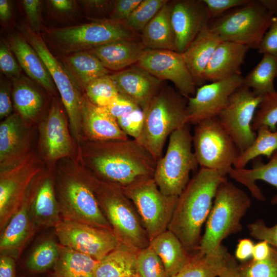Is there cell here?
Listing matches in <instances>:
<instances>
[{
	"instance_id": "1",
	"label": "cell",
	"mask_w": 277,
	"mask_h": 277,
	"mask_svg": "<svg viewBox=\"0 0 277 277\" xmlns=\"http://www.w3.org/2000/svg\"><path fill=\"white\" fill-rule=\"evenodd\" d=\"M86 154L92 174L121 188L153 178L157 161L135 139L89 141Z\"/></svg>"
},
{
	"instance_id": "2",
	"label": "cell",
	"mask_w": 277,
	"mask_h": 277,
	"mask_svg": "<svg viewBox=\"0 0 277 277\" xmlns=\"http://www.w3.org/2000/svg\"><path fill=\"white\" fill-rule=\"evenodd\" d=\"M227 180L217 171L201 168L178 197L168 229L190 253L199 250L201 232L220 184Z\"/></svg>"
},
{
	"instance_id": "3",
	"label": "cell",
	"mask_w": 277,
	"mask_h": 277,
	"mask_svg": "<svg viewBox=\"0 0 277 277\" xmlns=\"http://www.w3.org/2000/svg\"><path fill=\"white\" fill-rule=\"evenodd\" d=\"M188 99L170 86L162 87L144 110V122L137 140L157 161L168 137L186 124Z\"/></svg>"
},
{
	"instance_id": "4",
	"label": "cell",
	"mask_w": 277,
	"mask_h": 277,
	"mask_svg": "<svg viewBox=\"0 0 277 277\" xmlns=\"http://www.w3.org/2000/svg\"><path fill=\"white\" fill-rule=\"evenodd\" d=\"M87 178L100 206L120 243L137 252L149 245V239L132 202L122 188L92 174Z\"/></svg>"
},
{
	"instance_id": "5",
	"label": "cell",
	"mask_w": 277,
	"mask_h": 277,
	"mask_svg": "<svg viewBox=\"0 0 277 277\" xmlns=\"http://www.w3.org/2000/svg\"><path fill=\"white\" fill-rule=\"evenodd\" d=\"M248 195L227 180L219 186L213 206L206 220L205 232L199 250L209 253L217 248L222 241L242 229L241 221L250 207Z\"/></svg>"
},
{
	"instance_id": "6",
	"label": "cell",
	"mask_w": 277,
	"mask_h": 277,
	"mask_svg": "<svg viewBox=\"0 0 277 277\" xmlns=\"http://www.w3.org/2000/svg\"><path fill=\"white\" fill-rule=\"evenodd\" d=\"M43 38L67 55L89 51L112 42L138 39V33L124 23L109 19L63 28H45Z\"/></svg>"
},
{
	"instance_id": "7",
	"label": "cell",
	"mask_w": 277,
	"mask_h": 277,
	"mask_svg": "<svg viewBox=\"0 0 277 277\" xmlns=\"http://www.w3.org/2000/svg\"><path fill=\"white\" fill-rule=\"evenodd\" d=\"M192 146L189 124L170 135L166 153L157 161L153 175L164 195L179 196L189 182L191 171L197 170L199 165Z\"/></svg>"
},
{
	"instance_id": "8",
	"label": "cell",
	"mask_w": 277,
	"mask_h": 277,
	"mask_svg": "<svg viewBox=\"0 0 277 277\" xmlns=\"http://www.w3.org/2000/svg\"><path fill=\"white\" fill-rule=\"evenodd\" d=\"M273 16L260 0H251L211 20L209 26L222 41L258 49Z\"/></svg>"
},
{
	"instance_id": "9",
	"label": "cell",
	"mask_w": 277,
	"mask_h": 277,
	"mask_svg": "<svg viewBox=\"0 0 277 277\" xmlns=\"http://www.w3.org/2000/svg\"><path fill=\"white\" fill-rule=\"evenodd\" d=\"M19 32L34 49L46 65L68 115L71 130L77 143L82 131L83 105L84 94L73 77L50 52L41 33L33 31L28 24L19 27Z\"/></svg>"
},
{
	"instance_id": "10",
	"label": "cell",
	"mask_w": 277,
	"mask_h": 277,
	"mask_svg": "<svg viewBox=\"0 0 277 277\" xmlns=\"http://www.w3.org/2000/svg\"><path fill=\"white\" fill-rule=\"evenodd\" d=\"M194 153L201 168L226 176L240 154L235 142L218 117L195 124L192 135Z\"/></svg>"
},
{
	"instance_id": "11",
	"label": "cell",
	"mask_w": 277,
	"mask_h": 277,
	"mask_svg": "<svg viewBox=\"0 0 277 277\" xmlns=\"http://www.w3.org/2000/svg\"><path fill=\"white\" fill-rule=\"evenodd\" d=\"M122 188L138 212L149 241L168 230L179 196L164 195L153 178Z\"/></svg>"
},
{
	"instance_id": "12",
	"label": "cell",
	"mask_w": 277,
	"mask_h": 277,
	"mask_svg": "<svg viewBox=\"0 0 277 277\" xmlns=\"http://www.w3.org/2000/svg\"><path fill=\"white\" fill-rule=\"evenodd\" d=\"M66 179L59 186L62 219L112 230L86 176Z\"/></svg>"
},
{
	"instance_id": "13",
	"label": "cell",
	"mask_w": 277,
	"mask_h": 277,
	"mask_svg": "<svg viewBox=\"0 0 277 277\" xmlns=\"http://www.w3.org/2000/svg\"><path fill=\"white\" fill-rule=\"evenodd\" d=\"M263 97L242 85L231 94L227 105L217 116L240 153L249 147L256 137L251 125Z\"/></svg>"
},
{
	"instance_id": "14",
	"label": "cell",
	"mask_w": 277,
	"mask_h": 277,
	"mask_svg": "<svg viewBox=\"0 0 277 277\" xmlns=\"http://www.w3.org/2000/svg\"><path fill=\"white\" fill-rule=\"evenodd\" d=\"M54 227L61 245L97 261L122 244L110 230L63 219Z\"/></svg>"
},
{
	"instance_id": "15",
	"label": "cell",
	"mask_w": 277,
	"mask_h": 277,
	"mask_svg": "<svg viewBox=\"0 0 277 277\" xmlns=\"http://www.w3.org/2000/svg\"><path fill=\"white\" fill-rule=\"evenodd\" d=\"M34 158L26 156L16 164L1 170L0 227L3 230L22 205L39 172Z\"/></svg>"
},
{
	"instance_id": "16",
	"label": "cell",
	"mask_w": 277,
	"mask_h": 277,
	"mask_svg": "<svg viewBox=\"0 0 277 277\" xmlns=\"http://www.w3.org/2000/svg\"><path fill=\"white\" fill-rule=\"evenodd\" d=\"M136 65L163 81L172 82L185 97L195 95L197 88L182 53L170 50L146 49Z\"/></svg>"
},
{
	"instance_id": "17",
	"label": "cell",
	"mask_w": 277,
	"mask_h": 277,
	"mask_svg": "<svg viewBox=\"0 0 277 277\" xmlns=\"http://www.w3.org/2000/svg\"><path fill=\"white\" fill-rule=\"evenodd\" d=\"M243 80L241 74L235 75L197 88L195 95L187 98V124L195 125L217 116L231 94L243 85Z\"/></svg>"
},
{
	"instance_id": "18",
	"label": "cell",
	"mask_w": 277,
	"mask_h": 277,
	"mask_svg": "<svg viewBox=\"0 0 277 277\" xmlns=\"http://www.w3.org/2000/svg\"><path fill=\"white\" fill-rule=\"evenodd\" d=\"M171 21L175 51L183 53L210 19L202 0L172 2Z\"/></svg>"
},
{
	"instance_id": "19",
	"label": "cell",
	"mask_w": 277,
	"mask_h": 277,
	"mask_svg": "<svg viewBox=\"0 0 277 277\" xmlns=\"http://www.w3.org/2000/svg\"><path fill=\"white\" fill-rule=\"evenodd\" d=\"M119 93L145 110L162 88L163 81L136 64L110 74Z\"/></svg>"
},
{
	"instance_id": "20",
	"label": "cell",
	"mask_w": 277,
	"mask_h": 277,
	"mask_svg": "<svg viewBox=\"0 0 277 277\" xmlns=\"http://www.w3.org/2000/svg\"><path fill=\"white\" fill-rule=\"evenodd\" d=\"M37 184L35 183L33 189L30 186L22 205L3 230L0 239L1 253H18L33 233L35 226L30 210Z\"/></svg>"
},
{
	"instance_id": "21",
	"label": "cell",
	"mask_w": 277,
	"mask_h": 277,
	"mask_svg": "<svg viewBox=\"0 0 277 277\" xmlns=\"http://www.w3.org/2000/svg\"><path fill=\"white\" fill-rule=\"evenodd\" d=\"M82 130L91 141L125 140L128 138L117 121L105 108L92 104L84 96Z\"/></svg>"
},
{
	"instance_id": "22",
	"label": "cell",
	"mask_w": 277,
	"mask_h": 277,
	"mask_svg": "<svg viewBox=\"0 0 277 277\" xmlns=\"http://www.w3.org/2000/svg\"><path fill=\"white\" fill-rule=\"evenodd\" d=\"M24 122L18 113H13L1 123V170L16 164L26 156L28 136Z\"/></svg>"
},
{
	"instance_id": "23",
	"label": "cell",
	"mask_w": 277,
	"mask_h": 277,
	"mask_svg": "<svg viewBox=\"0 0 277 277\" xmlns=\"http://www.w3.org/2000/svg\"><path fill=\"white\" fill-rule=\"evenodd\" d=\"M8 43L28 77L51 94H55L57 89L46 65L23 35L19 31L11 34Z\"/></svg>"
},
{
	"instance_id": "24",
	"label": "cell",
	"mask_w": 277,
	"mask_h": 277,
	"mask_svg": "<svg viewBox=\"0 0 277 277\" xmlns=\"http://www.w3.org/2000/svg\"><path fill=\"white\" fill-rule=\"evenodd\" d=\"M249 49L241 44L222 41L206 69L205 81L213 82L241 74V66Z\"/></svg>"
},
{
	"instance_id": "25",
	"label": "cell",
	"mask_w": 277,
	"mask_h": 277,
	"mask_svg": "<svg viewBox=\"0 0 277 277\" xmlns=\"http://www.w3.org/2000/svg\"><path fill=\"white\" fill-rule=\"evenodd\" d=\"M44 145L47 156L56 160L69 155L72 143L66 120L58 102L53 100L43 132Z\"/></svg>"
},
{
	"instance_id": "26",
	"label": "cell",
	"mask_w": 277,
	"mask_h": 277,
	"mask_svg": "<svg viewBox=\"0 0 277 277\" xmlns=\"http://www.w3.org/2000/svg\"><path fill=\"white\" fill-rule=\"evenodd\" d=\"M222 42L209 25L204 28L182 53L196 87L205 84L204 74L217 46Z\"/></svg>"
},
{
	"instance_id": "27",
	"label": "cell",
	"mask_w": 277,
	"mask_h": 277,
	"mask_svg": "<svg viewBox=\"0 0 277 277\" xmlns=\"http://www.w3.org/2000/svg\"><path fill=\"white\" fill-rule=\"evenodd\" d=\"M146 49L141 40L123 39L99 46L88 51L107 69L117 72L136 64Z\"/></svg>"
},
{
	"instance_id": "28",
	"label": "cell",
	"mask_w": 277,
	"mask_h": 277,
	"mask_svg": "<svg viewBox=\"0 0 277 277\" xmlns=\"http://www.w3.org/2000/svg\"><path fill=\"white\" fill-rule=\"evenodd\" d=\"M228 175L245 186L256 200L264 201L266 198L256 185L255 181H263L277 189V151L266 163L258 157L254 159L251 168H232ZM271 203L273 205L277 204V194L271 199Z\"/></svg>"
},
{
	"instance_id": "29",
	"label": "cell",
	"mask_w": 277,
	"mask_h": 277,
	"mask_svg": "<svg viewBox=\"0 0 277 277\" xmlns=\"http://www.w3.org/2000/svg\"><path fill=\"white\" fill-rule=\"evenodd\" d=\"M149 246L161 260L168 277H172L182 269L194 253L189 252L168 229L150 240Z\"/></svg>"
},
{
	"instance_id": "30",
	"label": "cell",
	"mask_w": 277,
	"mask_h": 277,
	"mask_svg": "<svg viewBox=\"0 0 277 277\" xmlns=\"http://www.w3.org/2000/svg\"><path fill=\"white\" fill-rule=\"evenodd\" d=\"M171 8L172 2L168 1L143 30L141 41L146 49L175 51Z\"/></svg>"
},
{
	"instance_id": "31",
	"label": "cell",
	"mask_w": 277,
	"mask_h": 277,
	"mask_svg": "<svg viewBox=\"0 0 277 277\" xmlns=\"http://www.w3.org/2000/svg\"><path fill=\"white\" fill-rule=\"evenodd\" d=\"M30 214L34 226L54 227L62 219L51 178L47 177L39 183Z\"/></svg>"
},
{
	"instance_id": "32",
	"label": "cell",
	"mask_w": 277,
	"mask_h": 277,
	"mask_svg": "<svg viewBox=\"0 0 277 277\" xmlns=\"http://www.w3.org/2000/svg\"><path fill=\"white\" fill-rule=\"evenodd\" d=\"M137 253L121 244L97 261L94 269L95 277H140Z\"/></svg>"
},
{
	"instance_id": "33",
	"label": "cell",
	"mask_w": 277,
	"mask_h": 277,
	"mask_svg": "<svg viewBox=\"0 0 277 277\" xmlns=\"http://www.w3.org/2000/svg\"><path fill=\"white\" fill-rule=\"evenodd\" d=\"M12 82V100L18 114L24 121L33 119L42 111L45 102L36 83L23 75Z\"/></svg>"
},
{
	"instance_id": "34",
	"label": "cell",
	"mask_w": 277,
	"mask_h": 277,
	"mask_svg": "<svg viewBox=\"0 0 277 277\" xmlns=\"http://www.w3.org/2000/svg\"><path fill=\"white\" fill-rule=\"evenodd\" d=\"M61 62L83 90L91 82L109 74L110 71L88 51L63 56Z\"/></svg>"
},
{
	"instance_id": "35",
	"label": "cell",
	"mask_w": 277,
	"mask_h": 277,
	"mask_svg": "<svg viewBox=\"0 0 277 277\" xmlns=\"http://www.w3.org/2000/svg\"><path fill=\"white\" fill-rule=\"evenodd\" d=\"M230 255L222 244L206 254L197 250L185 266L172 277L219 276Z\"/></svg>"
},
{
	"instance_id": "36",
	"label": "cell",
	"mask_w": 277,
	"mask_h": 277,
	"mask_svg": "<svg viewBox=\"0 0 277 277\" xmlns=\"http://www.w3.org/2000/svg\"><path fill=\"white\" fill-rule=\"evenodd\" d=\"M58 250L59 256L53 268V277H95L97 261L61 244Z\"/></svg>"
},
{
	"instance_id": "37",
	"label": "cell",
	"mask_w": 277,
	"mask_h": 277,
	"mask_svg": "<svg viewBox=\"0 0 277 277\" xmlns=\"http://www.w3.org/2000/svg\"><path fill=\"white\" fill-rule=\"evenodd\" d=\"M276 77L277 55L263 54L260 62L244 77L243 85L264 96L276 91L274 81Z\"/></svg>"
},
{
	"instance_id": "38",
	"label": "cell",
	"mask_w": 277,
	"mask_h": 277,
	"mask_svg": "<svg viewBox=\"0 0 277 277\" xmlns=\"http://www.w3.org/2000/svg\"><path fill=\"white\" fill-rule=\"evenodd\" d=\"M256 134V137L252 144L240 153L233 164V168H245L250 161L261 155L270 159L277 151V129L271 131L268 127L263 126L257 130Z\"/></svg>"
},
{
	"instance_id": "39",
	"label": "cell",
	"mask_w": 277,
	"mask_h": 277,
	"mask_svg": "<svg viewBox=\"0 0 277 277\" xmlns=\"http://www.w3.org/2000/svg\"><path fill=\"white\" fill-rule=\"evenodd\" d=\"M58 256V245L51 240H46L35 248L27 260L25 266L31 272H44L53 268Z\"/></svg>"
},
{
	"instance_id": "40",
	"label": "cell",
	"mask_w": 277,
	"mask_h": 277,
	"mask_svg": "<svg viewBox=\"0 0 277 277\" xmlns=\"http://www.w3.org/2000/svg\"><path fill=\"white\" fill-rule=\"evenodd\" d=\"M84 91L85 95L92 104L103 107L108 106L120 94L110 74L91 82Z\"/></svg>"
},
{
	"instance_id": "41",
	"label": "cell",
	"mask_w": 277,
	"mask_h": 277,
	"mask_svg": "<svg viewBox=\"0 0 277 277\" xmlns=\"http://www.w3.org/2000/svg\"><path fill=\"white\" fill-rule=\"evenodd\" d=\"M271 247L267 259L261 261L252 259L238 264L240 277H277V249Z\"/></svg>"
},
{
	"instance_id": "42",
	"label": "cell",
	"mask_w": 277,
	"mask_h": 277,
	"mask_svg": "<svg viewBox=\"0 0 277 277\" xmlns=\"http://www.w3.org/2000/svg\"><path fill=\"white\" fill-rule=\"evenodd\" d=\"M166 0H142L125 24L133 31L141 33L145 27L168 2Z\"/></svg>"
},
{
	"instance_id": "43",
	"label": "cell",
	"mask_w": 277,
	"mask_h": 277,
	"mask_svg": "<svg viewBox=\"0 0 277 277\" xmlns=\"http://www.w3.org/2000/svg\"><path fill=\"white\" fill-rule=\"evenodd\" d=\"M268 127L275 131L277 126V91L266 94L260 104L252 123V129L255 131L261 126Z\"/></svg>"
},
{
	"instance_id": "44",
	"label": "cell",
	"mask_w": 277,
	"mask_h": 277,
	"mask_svg": "<svg viewBox=\"0 0 277 277\" xmlns=\"http://www.w3.org/2000/svg\"><path fill=\"white\" fill-rule=\"evenodd\" d=\"M137 267L140 277H168L161 260L149 246L137 252Z\"/></svg>"
},
{
	"instance_id": "45",
	"label": "cell",
	"mask_w": 277,
	"mask_h": 277,
	"mask_svg": "<svg viewBox=\"0 0 277 277\" xmlns=\"http://www.w3.org/2000/svg\"><path fill=\"white\" fill-rule=\"evenodd\" d=\"M122 131L133 139L137 140L142 130L144 122V112L138 108L131 112L116 120Z\"/></svg>"
},
{
	"instance_id": "46",
	"label": "cell",
	"mask_w": 277,
	"mask_h": 277,
	"mask_svg": "<svg viewBox=\"0 0 277 277\" xmlns=\"http://www.w3.org/2000/svg\"><path fill=\"white\" fill-rule=\"evenodd\" d=\"M0 69L11 81L22 75V69L14 58L9 44L4 42H1L0 45Z\"/></svg>"
},
{
	"instance_id": "47",
	"label": "cell",
	"mask_w": 277,
	"mask_h": 277,
	"mask_svg": "<svg viewBox=\"0 0 277 277\" xmlns=\"http://www.w3.org/2000/svg\"><path fill=\"white\" fill-rule=\"evenodd\" d=\"M251 0H202L210 21L233 9L242 6Z\"/></svg>"
},
{
	"instance_id": "48",
	"label": "cell",
	"mask_w": 277,
	"mask_h": 277,
	"mask_svg": "<svg viewBox=\"0 0 277 277\" xmlns=\"http://www.w3.org/2000/svg\"><path fill=\"white\" fill-rule=\"evenodd\" d=\"M248 228L252 237L265 241L277 249V224L269 227L265 225L263 220H258L248 224Z\"/></svg>"
},
{
	"instance_id": "49",
	"label": "cell",
	"mask_w": 277,
	"mask_h": 277,
	"mask_svg": "<svg viewBox=\"0 0 277 277\" xmlns=\"http://www.w3.org/2000/svg\"><path fill=\"white\" fill-rule=\"evenodd\" d=\"M22 6L31 29L36 33H40L43 29L42 25V1L39 0H23Z\"/></svg>"
},
{
	"instance_id": "50",
	"label": "cell",
	"mask_w": 277,
	"mask_h": 277,
	"mask_svg": "<svg viewBox=\"0 0 277 277\" xmlns=\"http://www.w3.org/2000/svg\"><path fill=\"white\" fill-rule=\"evenodd\" d=\"M142 0H117L114 1L110 13V20L124 22L130 16Z\"/></svg>"
},
{
	"instance_id": "51",
	"label": "cell",
	"mask_w": 277,
	"mask_h": 277,
	"mask_svg": "<svg viewBox=\"0 0 277 277\" xmlns=\"http://www.w3.org/2000/svg\"><path fill=\"white\" fill-rule=\"evenodd\" d=\"M262 54L277 55V15H274L271 24L264 35L258 49Z\"/></svg>"
},
{
	"instance_id": "52",
	"label": "cell",
	"mask_w": 277,
	"mask_h": 277,
	"mask_svg": "<svg viewBox=\"0 0 277 277\" xmlns=\"http://www.w3.org/2000/svg\"><path fill=\"white\" fill-rule=\"evenodd\" d=\"M139 107H140L131 99L120 93L105 108L108 110L110 113L117 120L131 112Z\"/></svg>"
},
{
	"instance_id": "53",
	"label": "cell",
	"mask_w": 277,
	"mask_h": 277,
	"mask_svg": "<svg viewBox=\"0 0 277 277\" xmlns=\"http://www.w3.org/2000/svg\"><path fill=\"white\" fill-rule=\"evenodd\" d=\"M11 85L9 80L1 79L0 87V117L3 119L10 115L13 110L11 99Z\"/></svg>"
},
{
	"instance_id": "54",
	"label": "cell",
	"mask_w": 277,
	"mask_h": 277,
	"mask_svg": "<svg viewBox=\"0 0 277 277\" xmlns=\"http://www.w3.org/2000/svg\"><path fill=\"white\" fill-rule=\"evenodd\" d=\"M254 246L253 242L249 239H240L235 251L236 258L242 262L248 260L252 256Z\"/></svg>"
},
{
	"instance_id": "55",
	"label": "cell",
	"mask_w": 277,
	"mask_h": 277,
	"mask_svg": "<svg viewBox=\"0 0 277 277\" xmlns=\"http://www.w3.org/2000/svg\"><path fill=\"white\" fill-rule=\"evenodd\" d=\"M52 10L58 14H67L73 12L75 1L71 0H50L48 1Z\"/></svg>"
},
{
	"instance_id": "56",
	"label": "cell",
	"mask_w": 277,
	"mask_h": 277,
	"mask_svg": "<svg viewBox=\"0 0 277 277\" xmlns=\"http://www.w3.org/2000/svg\"><path fill=\"white\" fill-rule=\"evenodd\" d=\"M0 277H15V263L9 255L2 254L0 258Z\"/></svg>"
},
{
	"instance_id": "57",
	"label": "cell",
	"mask_w": 277,
	"mask_h": 277,
	"mask_svg": "<svg viewBox=\"0 0 277 277\" xmlns=\"http://www.w3.org/2000/svg\"><path fill=\"white\" fill-rule=\"evenodd\" d=\"M272 247L267 242L261 241L254 245L252 253V259L261 261L267 259L270 254Z\"/></svg>"
},
{
	"instance_id": "58",
	"label": "cell",
	"mask_w": 277,
	"mask_h": 277,
	"mask_svg": "<svg viewBox=\"0 0 277 277\" xmlns=\"http://www.w3.org/2000/svg\"><path fill=\"white\" fill-rule=\"evenodd\" d=\"M238 265V264L234 257L230 255L225 267L218 277H240Z\"/></svg>"
},
{
	"instance_id": "59",
	"label": "cell",
	"mask_w": 277,
	"mask_h": 277,
	"mask_svg": "<svg viewBox=\"0 0 277 277\" xmlns=\"http://www.w3.org/2000/svg\"><path fill=\"white\" fill-rule=\"evenodd\" d=\"M12 15V7L10 1H0V19L1 22H7Z\"/></svg>"
},
{
	"instance_id": "60",
	"label": "cell",
	"mask_w": 277,
	"mask_h": 277,
	"mask_svg": "<svg viewBox=\"0 0 277 277\" xmlns=\"http://www.w3.org/2000/svg\"><path fill=\"white\" fill-rule=\"evenodd\" d=\"M264 7L273 15H277V0H260Z\"/></svg>"
}]
</instances>
